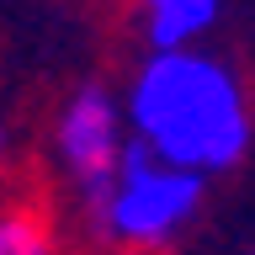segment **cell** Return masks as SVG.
<instances>
[{
	"instance_id": "obj_1",
	"label": "cell",
	"mask_w": 255,
	"mask_h": 255,
	"mask_svg": "<svg viewBox=\"0 0 255 255\" xmlns=\"http://www.w3.org/2000/svg\"><path fill=\"white\" fill-rule=\"evenodd\" d=\"M123 117L138 149L202 181L234 175L255 149V91L213 43L143 48L123 80Z\"/></svg>"
},
{
	"instance_id": "obj_2",
	"label": "cell",
	"mask_w": 255,
	"mask_h": 255,
	"mask_svg": "<svg viewBox=\"0 0 255 255\" xmlns=\"http://www.w3.org/2000/svg\"><path fill=\"white\" fill-rule=\"evenodd\" d=\"M213 181L165 165L149 149H128L107 186L80 207L75 218L96 250L107 255H170L181 239L202 223Z\"/></svg>"
},
{
	"instance_id": "obj_3",
	"label": "cell",
	"mask_w": 255,
	"mask_h": 255,
	"mask_svg": "<svg viewBox=\"0 0 255 255\" xmlns=\"http://www.w3.org/2000/svg\"><path fill=\"white\" fill-rule=\"evenodd\" d=\"M128 149H133V133H128V117H123V85L85 75L53 101L43 154H48L53 186L64 191V202L75 213L117 175Z\"/></svg>"
},
{
	"instance_id": "obj_4",
	"label": "cell",
	"mask_w": 255,
	"mask_h": 255,
	"mask_svg": "<svg viewBox=\"0 0 255 255\" xmlns=\"http://www.w3.org/2000/svg\"><path fill=\"white\" fill-rule=\"evenodd\" d=\"M223 16L229 0H128V21L143 48H202Z\"/></svg>"
},
{
	"instance_id": "obj_5",
	"label": "cell",
	"mask_w": 255,
	"mask_h": 255,
	"mask_svg": "<svg viewBox=\"0 0 255 255\" xmlns=\"http://www.w3.org/2000/svg\"><path fill=\"white\" fill-rule=\"evenodd\" d=\"M0 255H64L59 218L43 197L32 191L0 197Z\"/></svg>"
},
{
	"instance_id": "obj_6",
	"label": "cell",
	"mask_w": 255,
	"mask_h": 255,
	"mask_svg": "<svg viewBox=\"0 0 255 255\" xmlns=\"http://www.w3.org/2000/svg\"><path fill=\"white\" fill-rule=\"evenodd\" d=\"M16 165H21V128L11 112H0V186L16 175Z\"/></svg>"
},
{
	"instance_id": "obj_7",
	"label": "cell",
	"mask_w": 255,
	"mask_h": 255,
	"mask_svg": "<svg viewBox=\"0 0 255 255\" xmlns=\"http://www.w3.org/2000/svg\"><path fill=\"white\" fill-rule=\"evenodd\" d=\"M250 255H255V245H250Z\"/></svg>"
}]
</instances>
